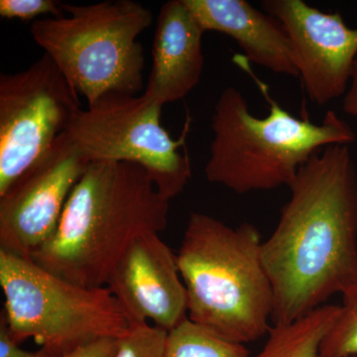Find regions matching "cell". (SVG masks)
Here are the masks:
<instances>
[{"mask_svg": "<svg viewBox=\"0 0 357 357\" xmlns=\"http://www.w3.org/2000/svg\"><path fill=\"white\" fill-rule=\"evenodd\" d=\"M261 255L273 289V325L287 324L357 285V172L349 145L304 164Z\"/></svg>", "mask_w": 357, "mask_h": 357, "instance_id": "6da1fadb", "label": "cell"}, {"mask_svg": "<svg viewBox=\"0 0 357 357\" xmlns=\"http://www.w3.org/2000/svg\"><path fill=\"white\" fill-rule=\"evenodd\" d=\"M169 206L142 167L91 162L70 192L55 234L30 259L82 287H105L136 237L166 229Z\"/></svg>", "mask_w": 357, "mask_h": 357, "instance_id": "7a4b0ae2", "label": "cell"}, {"mask_svg": "<svg viewBox=\"0 0 357 357\" xmlns=\"http://www.w3.org/2000/svg\"><path fill=\"white\" fill-rule=\"evenodd\" d=\"M262 243L251 223L232 229L204 213L190 215L177 255L190 321L243 344L269 333L273 289Z\"/></svg>", "mask_w": 357, "mask_h": 357, "instance_id": "3957f363", "label": "cell"}, {"mask_svg": "<svg viewBox=\"0 0 357 357\" xmlns=\"http://www.w3.org/2000/svg\"><path fill=\"white\" fill-rule=\"evenodd\" d=\"M255 79L269 102V114L257 119L238 89L229 86L222 91L211 116L213 139L204 170L208 182L238 195L277 189L289 185L316 152L356 140L354 129L333 110L319 124L298 119Z\"/></svg>", "mask_w": 357, "mask_h": 357, "instance_id": "277c9868", "label": "cell"}, {"mask_svg": "<svg viewBox=\"0 0 357 357\" xmlns=\"http://www.w3.org/2000/svg\"><path fill=\"white\" fill-rule=\"evenodd\" d=\"M63 9L68 16L35 20L30 33L88 107L105 93L139 95L144 54L137 39L153 22L151 10L132 0Z\"/></svg>", "mask_w": 357, "mask_h": 357, "instance_id": "5b68a950", "label": "cell"}, {"mask_svg": "<svg viewBox=\"0 0 357 357\" xmlns=\"http://www.w3.org/2000/svg\"><path fill=\"white\" fill-rule=\"evenodd\" d=\"M0 286L11 337L18 344L33 338L51 357H65L96 340H119L130 328L109 288L82 287L3 250Z\"/></svg>", "mask_w": 357, "mask_h": 357, "instance_id": "8992f818", "label": "cell"}, {"mask_svg": "<svg viewBox=\"0 0 357 357\" xmlns=\"http://www.w3.org/2000/svg\"><path fill=\"white\" fill-rule=\"evenodd\" d=\"M163 105L148 98L105 93L95 105L79 109L68 137L91 162H128L144 168L164 198L178 196L192 177L189 157L181 154L189 123L178 140L162 126Z\"/></svg>", "mask_w": 357, "mask_h": 357, "instance_id": "52a82bcc", "label": "cell"}, {"mask_svg": "<svg viewBox=\"0 0 357 357\" xmlns=\"http://www.w3.org/2000/svg\"><path fill=\"white\" fill-rule=\"evenodd\" d=\"M79 109V93L47 54L0 76V196L50 150Z\"/></svg>", "mask_w": 357, "mask_h": 357, "instance_id": "ba28073f", "label": "cell"}, {"mask_svg": "<svg viewBox=\"0 0 357 357\" xmlns=\"http://www.w3.org/2000/svg\"><path fill=\"white\" fill-rule=\"evenodd\" d=\"M89 162L64 132L0 196V250L31 258L57 229Z\"/></svg>", "mask_w": 357, "mask_h": 357, "instance_id": "9c48e42d", "label": "cell"}, {"mask_svg": "<svg viewBox=\"0 0 357 357\" xmlns=\"http://www.w3.org/2000/svg\"><path fill=\"white\" fill-rule=\"evenodd\" d=\"M261 6L287 33L310 100L324 105L345 95L357 58V28L345 24L340 13L302 0H263Z\"/></svg>", "mask_w": 357, "mask_h": 357, "instance_id": "30bf717a", "label": "cell"}, {"mask_svg": "<svg viewBox=\"0 0 357 357\" xmlns=\"http://www.w3.org/2000/svg\"><path fill=\"white\" fill-rule=\"evenodd\" d=\"M105 287L130 326L152 321L171 332L188 319V298L177 255L156 232L136 237L110 271Z\"/></svg>", "mask_w": 357, "mask_h": 357, "instance_id": "8fae6325", "label": "cell"}, {"mask_svg": "<svg viewBox=\"0 0 357 357\" xmlns=\"http://www.w3.org/2000/svg\"><path fill=\"white\" fill-rule=\"evenodd\" d=\"M204 33L184 0L162 6L145 96L164 105L183 100L198 86L204 66Z\"/></svg>", "mask_w": 357, "mask_h": 357, "instance_id": "7c38bea8", "label": "cell"}, {"mask_svg": "<svg viewBox=\"0 0 357 357\" xmlns=\"http://www.w3.org/2000/svg\"><path fill=\"white\" fill-rule=\"evenodd\" d=\"M204 32L231 37L245 57L277 74L299 77L287 33L278 20L245 0H184Z\"/></svg>", "mask_w": 357, "mask_h": 357, "instance_id": "4fadbf2b", "label": "cell"}, {"mask_svg": "<svg viewBox=\"0 0 357 357\" xmlns=\"http://www.w3.org/2000/svg\"><path fill=\"white\" fill-rule=\"evenodd\" d=\"M340 312L324 305L287 324L271 326L262 351L255 357H321V347Z\"/></svg>", "mask_w": 357, "mask_h": 357, "instance_id": "5bb4252c", "label": "cell"}, {"mask_svg": "<svg viewBox=\"0 0 357 357\" xmlns=\"http://www.w3.org/2000/svg\"><path fill=\"white\" fill-rule=\"evenodd\" d=\"M166 357H250L244 344L225 340L189 319L169 332Z\"/></svg>", "mask_w": 357, "mask_h": 357, "instance_id": "9a60e30c", "label": "cell"}, {"mask_svg": "<svg viewBox=\"0 0 357 357\" xmlns=\"http://www.w3.org/2000/svg\"><path fill=\"white\" fill-rule=\"evenodd\" d=\"M357 356V285L342 294V305L321 347V357Z\"/></svg>", "mask_w": 357, "mask_h": 357, "instance_id": "2e32d148", "label": "cell"}, {"mask_svg": "<svg viewBox=\"0 0 357 357\" xmlns=\"http://www.w3.org/2000/svg\"><path fill=\"white\" fill-rule=\"evenodd\" d=\"M169 332L149 323L130 326L114 357H166Z\"/></svg>", "mask_w": 357, "mask_h": 357, "instance_id": "e0dca14e", "label": "cell"}, {"mask_svg": "<svg viewBox=\"0 0 357 357\" xmlns=\"http://www.w3.org/2000/svg\"><path fill=\"white\" fill-rule=\"evenodd\" d=\"M63 3L54 0H0V16L8 20L29 21L41 15L62 17Z\"/></svg>", "mask_w": 357, "mask_h": 357, "instance_id": "ac0fdd59", "label": "cell"}, {"mask_svg": "<svg viewBox=\"0 0 357 357\" xmlns=\"http://www.w3.org/2000/svg\"><path fill=\"white\" fill-rule=\"evenodd\" d=\"M20 344L13 340L9 333L3 316H0V357H51L41 349L38 351H27L21 349Z\"/></svg>", "mask_w": 357, "mask_h": 357, "instance_id": "d6986e66", "label": "cell"}, {"mask_svg": "<svg viewBox=\"0 0 357 357\" xmlns=\"http://www.w3.org/2000/svg\"><path fill=\"white\" fill-rule=\"evenodd\" d=\"M119 340L105 338L79 347L65 357H114Z\"/></svg>", "mask_w": 357, "mask_h": 357, "instance_id": "ffe728a7", "label": "cell"}, {"mask_svg": "<svg viewBox=\"0 0 357 357\" xmlns=\"http://www.w3.org/2000/svg\"><path fill=\"white\" fill-rule=\"evenodd\" d=\"M342 109L345 114L357 116V58L352 70L351 84L342 102Z\"/></svg>", "mask_w": 357, "mask_h": 357, "instance_id": "44dd1931", "label": "cell"}, {"mask_svg": "<svg viewBox=\"0 0 357 357\" xmlns=\"http://www.w3.org/2000/svg\"><path fill=\"white\" fill-rule=\"evenodd\" d=\"M351 357H357V356H351Z\"/></svg>", "mask_w": 357, "mask_h": 357, "instance_id": "7402d4cb", "label": "cell"}]
</instances>
